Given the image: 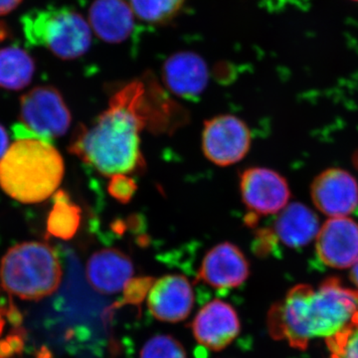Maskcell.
I'll return each instance as SVG.
<instances>
[{
	"mask_svg": "<svg viewBox=\"0 0 358 358\" xmlns=\"http://www.w3.org/2000/svg\"><path fill=\"white\" fill-rule=\"evenodd\" d=\"M358 320V291L329 278L313 287L299 285L268 315L271 336L303 350L313 339L333 338Z\"/></svg>",
	"mask_w": 358,
	"mask_h": 358,
	"instance_id": "6da1fadb",
	"label": "cell"
},
{
	"mask_svg": "<svg viewBox=\"0 0 358 358\" xmlns=\"http://www.w3.org/2000/svg\"><path fill=\"white\" fill-rule=\"evenodd\" d=\"M143 129L140 117L117 90L109 108L91 127L77 129L69 150L103 176L136 173L145 167L140 147Z\"/></svg>",
	"mask_w": 358,
	"mask_h": 358,
	"instance_id": "7a4b0ae2",
	"label": "cell"
},
{
	"mask_svg": "<svg viewBox=\"0 0 358 358\" xmlns=\"http://www.w3.org/2000/svg\"><path fill=\"white\" fill-rule=\"evenodd\" d=\"M0 159V187L22 203H38L58 189L64 162L50 141L37 136L16 138Z\"/></svg>",
	"mask_w": 358,
	"mask_h": 358,
	"instance_id": "3957f363",
	"label": "cell"
},
{
	"mask_svg": "<svg viewBox=\"0 0 358 358\" xmlns=\"http://www.w3.org/2000/svg\"><path fill=\"white\" fill-rule=\"evenodd\" d=\"M62 277L57 252L42 242L15 245L7 251L0 265L2 287L22 300H41L55 293Z\"/></svg>",
	"mask_w": 358,
	"mask_h": 358,
	"instance_id": "277c9868",
	"label": "cell"
},
{
	"mask_svg": "<svg viewBox=\"0 0 358 358\" xmlns=\"http://www.w3.org/2000/svg\"><path fill=\"white\" fill-rule=\"evenodd\" d=\"M21 24L30 44L44 47L64 60L81 57L91 47V26L72 9L30 11L23 16Z\"/></svg>",
	"mask_w": 358,
	"mask_h": 358,
	"instance_id": "5b68a950",
	"label": "cell"
},
{
	"mask_svg": "<svg viewBox=\"0 0 358 358\" xmlns=\"http://www.w3.org/2000/svg\"><path fill=\"white\" fill-rule=\"evenodd\" d=\"M21 124L43 140L64 136L70 128V110L60 92L54 87L30 90L20 99Z\"/></svg>",
	"mask_w": 358,
	"mask_h": 358,
	"instance_id": "8992f818",
	"label": "cell"
},
{
	"mask_svg": "<svg viewBox=\"0 0 358 358\" xmlns=\"http://www.w3.org/2000/svg\"><path fill=\"white\" fill-rule=\"evenodd\" d=\"M251 147L248 126L239 117L221 115L204 122L202 150L207 159L228 166L244 159Z\"/></svg>",
	"mask_w": 358,
	"mask_h": 358,
	"instance_id": "52a82bcc",
	"label": "cell"
},
{
	"mask_svg": "<svg viewBox=\"0 0 358 358\" xmlns=\"http://www.w3.org/2000/svg\"><path fill=\"white\" fill-rule=\"evenodd\" d=\"M242 200L252 215L279 214L291 199L288 181L266 167H250L240 174Z\"/></svg>",
	"mask_w": 358,
	"mask_h": 358,
	"instance_id": "ba28073f",
	"label": "cell"
},
{
	"mask_svg": "<svg viewBox=\"0 0 358 358\" xmlns=\"http://www.w3.org/2000/svg\"><path fill=\"white\" fill-rule=\"evenodd\" d=\"M310 197L315 208L329 218L350 216L358 206L357 179L345 169H326L313 179Z\"/></svg>",
	"mask_w": 358,
	"mask_h": 358,
	"instance_id": "9c48e42d",
	"label": "cell"
},
{
	"mask_svg": "<svg viewBox=\"0 0 358 358\" xmlns=\"http://www.w3.org/2000/svg\"><path fill=\"white\" fill-rule=\"evenodd\" d=\"M192 331L199 345L221 352L239 336L241 322L232 305L216 299L200 308L192 320Z\"/></svg>",
	"mask_w": 358,
	"mask_h": 358,
	"instance_id": "30bf717a",
	"label": "cell"
},
{
	"mask_svg": "<svg viewBox=\"0 0 358 358\" xmlns=\"http://www.w3.org/2000/svg\"><path fill=\"white\" fill-rule=\"evenodd\" d=\"M315 241L320 262L329 267L350 268L358 262V223L350 216L329 218Z\"/></svg>",
	"mask_w": 358,
	"mask_h": 358,
	"instance_id": "8fae6325",
	"label": "cell"
},
{
	"mask_svg": "<svg viewBox=\"0 0 358 358\" xmlns=\"http://www.w3.org/2000/svg\"><path fill=\"white\" fill-rule=\"evenodd\" d=\"M147 303L155 319L176 324L189 317L194 306V292L185 275H166L152 282Z\"/></svg>",
	"mask_w": 358,
	"mask_h": 358,
	"instance_id": "7c38bea8",
	"label": "cell"
},
{
	"mask_svg": "<svg viewBox=\"0 0 358 358\" xmlns=\"http://www.w3.org/2000/svg\"><path fill=\"white\" fill-rule=\"evenodd\" d=\"M249 275V262L241 249L230 242H224L207 252L197 279L213 289H230L243 285Z\"/></svg>",
	"mask_w": 358,
	"mask_h": 358,
	"instance_id": "4fadbf2b",
	"label": "cell"
},
{
	"mask_svg": "<svg viewBox=\"0 0 358 358\" xmlns=\"http://www.w3.org/2000/svg\"><path fill=\"white\" fill-rule=\"evenodd\" d=\"M162 78L166 88L174 95L185 100H196L208 84V67L199 54L178 52L164 62Z\"/></svg>",
	"mask_w": 358,
	"mask_h": 358,
	"instance_id": "5bb4252c",
	"label": "cell"
},
{
	"mask_svg": "<svg viewBox=\"0 0 358 358\" xmlns=\"http://www.w3.org/2000/svg\"><path fill=\"white\" fill-rule=\"evenodd\" d=\"M133 261L126 253L115 248L95 252L87 264V279L99 294L120 293L133 279Z\"/></svg>",
	"mask_w": 358,
	"mask_h": 358,
	"instance_id": "9a60e30c",
	"label": "cell"
},
{
	"mask_svg": "<svg viewBox=\"0 0 358 358\" xmlns=\"http://www.w3.org/2000/svg\"><path fill=\"white\" fill-rule=\"evenodd\" d=\"M134 11L124 0H95L90 7L89 23L96 36L109 43H121L134 30Z\"/></svg>",
	"mask_w": 358,
	"mask_h": 358,
	"instance_id": "2e32d148",
	"label": "cell"
},
{
	"mask_svg": "<svg viewBox=\"0 0 358 358\" xmlns=\"http://www.w3.org/2000/svg\"><path fill=\"white\" fill-rule=\"evenodd\" d=\"M320 228L315 212L301 203L287 205L275 222V237L291 248L307 246L315 239Z\"/></svg>",
	"mask_w": 358,
	"mask_h": 358,
	"instance_id": "e0dca14e",
	"label": "cell"
},
{
	"mask_svg": "<svg viewBox=\"0 0 358 358\" xmlns=\"http://www.w3.org/2000/svg\"><path fill=\"white\" fill-rule=\"evenodd\" d=\"M35 62L20 47L0 49V88L20 90L31 82Z\"/></svg>",
	"mask_w": 358,
	"mask_h": 358,
	"instance_id": "ac0fdd59",
	"label": "cell"
},
{
	"mask_svg": "<svg viewBox=\"0 0 358 358\" xmlns=\"http://www.w3.org/2000/svg\"><path fill=\"white\" fill-rule=\"evenodd\" d=\"M81 223V209L65 192L54 196L53 208L47 220V232L58 239L69 240L76 235Z\"/></svg>",
	"mask_w": 358,
	"mask_h": 358,
	"instance_id": "d6986e66",
	"label": "cell"
},
{
	"mask_svg": "<svg viewBox=\"0 0 358 358\" xmlns=\"http://www.w3.org/2000/svg\"><path fill=\"white\" fill-rule=\"evenodd\" d=\"M185 0H129V6L140 20L150 24H164L173 20Z\"/></svg>",
	"mask_w": 358,
	"mask_h": 358,
	"instance_id": "ffe728a7",
	"label": "cell"
},
{
	"mask_svg": "<svg viewBox=\"0 0 358 358\" xmlns=\"http://www.w3.org/2000/svg\"><path fill=\"white\" fill-rule=\"evenodd\" d=\"M140 358H188L182 343L169 334H157L148 339L140 352Z\"/></svg>",
	"mask_w": 358,
	"mask_h": 358,
	"instance_id": "44dd1931",
	"label": "cell"
},
{
	"mask_svg": "<svg viewBox=\"0 0 358 358\" xmlns=\"http://www.w3.org/2000/svg\"><path fill=\"white\" fill-rule=\"evenodd\" d=\"M326 343L329 358H358V320Z\"/></svg>",
	"mask_w": 358,
	"mask_h": 358,
	"instance_id": "7402d4cb",
	"label": "cell"
},
{
	"mask_svg": "<svg viewBox=\"0 0 358 358\" xmlns=\"http://www.w3.org/2000/svg\"><path fill=\"white\" fill-rule=\"evenodd\" d=\"M138 185L136 180L127 174H115L110 176L108 192L113 199L122 204L129 203L136 194Z\"/></svg>",
	"mask_w": 358,
	"mask_h": 358,
	"instance_id": "603a6c76",
	"label": "cell"
},
{
	"mask_svg": "<svg viewBox=\"0 0 358 358\" xmlns=\"http://www.w3.org/2000/svg\"><path fill=\"white\" fill-rule=\"evenodd\" d=\"M23 0H0V16L10 13Z\"/></svg>",
	"mask_w": 358,
	"mask_h": 358,
	"instance_id": "cb8c5ba5",
	"label": "cell"
},
{
	"mask_svg": "<svg viewBox=\"0 0 358 358\" xmlns=\"http://www.w3.org/2000/svg\"><path fill=\"white\" fill-rule=\"evenodd\" d=\"M8 134H7L6 129L0 124V159L6 155L7 150H8Z\"/></svg>",
	"mask_w": 358,
	"mask_h": 358,
	"instance_id": "d4e9b609",
	"label": "cell"
},
{
	"mask_svg": "<svg viewBox=\"0 0 358 358\" xmlns=\"http://www.w3.org/2000/svg\"><path fill=\"white\" fill-rule=\"evenodd\" d=\"M352 272H350V280L353 282L358 291V262L353 265L352 268Z\"/></svg>",
	"mask_w": 358,
	"mask_h": 358,
	"instance_id": "484cf974",
	"label": "cell"
},
{
	"mask_svg": "<svg viewBox=\"0 0 358 358\" xmlns=\"http://www.w3.org/2000/svg\"><path fill=\"white\" fill-rule=\"evenodd\" d=\"M2 327H3V322H2L1 315H0V331H1Z\"/></svg>",
	"mask_w": 358,
	"mask_h": 358,
	"instance_id": "4316f807",
	"label": "cell"
},
{
	"mask_svg": "<svg viewBox=\"0 0 358 358\" xmlns=\"http://www.w3.org/2000/svg\"><path fill=\"white\" fill-rule=\"evenodd\" d=\"M355 1H358V0H355Z\"/></svg>",
	"mask_w": 358,
	"mask_h": 358,
	"instance_id": "83f0119b",
	"label": "cell"
}]
</instances>
